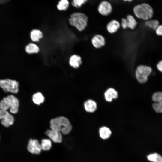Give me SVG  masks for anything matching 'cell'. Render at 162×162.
Instances as JSON below:
<instances>
[{
	"label": "cell",
	"mask_w": 162,
	"mask_h": 162,
	"mask_svg": "<svg viewBox=\"0 0 162 162\" xmlns=\"http://www.w3.org/2000/svg\"><path fill=\"white\" fill-rule=\"evenodd\" d=\"M50 122L51 129L60 131L64 135L68 134L72 130V126L70 122L64 117L53 118Z\"/></svg>",
	"instance_id": "1"
},
{
	"label": "cell",
	"mask_w": 162,
	"mask_h": 162,
	"mask_svg": "<svg viewBox=\"0 0 162 162\" xmlns=\"http://www.w3.org/2000/svg\"><path fill=\"white\" fill-rule=\"evenodd\" d=\"M133 11L136 17L146 21L151 19L154 14L152 7L146 3L135 5L133 8Z\"/></svg>",
	"instance_id": "2"
},
{
	"label": "cell",
	"mask_w": 162,
	"mask_h": 162,
	"mask_svg": "<svg viewBox=\"0 0 162 162\" xmlns=\"http://www.w3.org/2000/svg\"><path fill=\"white\" fill-rule=\"evenodd\" d=\"M88 18L85 14L75 12L71 14L68 19L69 23L79 31L84 30L88 25Z\"/></svg>",
	"instance_id": "3"
},
{
	"label": "cell",
	"mask_w": 162,
	"mask_h": 162,
	"mask_svg": "<svg viewBox=\"0 0 162 162\" xmlns=\"http://www.w3.org/2000/svg\"><path fill=\"white\" fill-rule=\"evenodd\" d=\"M19 101L14 96L10 95L4 97L0 101V109L7 110L10 109V112L13 113H17L19 109Z\"/></svg>",
	"instance_id": "4"
},
{
	"label": "cell",
	"mask_w": 162,
	"mask_h": 162,
	"mask_svg": "<svg viewBox=\"0 0 162 162\" xmlns=\"http://www.w3.org/2000/svg\"><path fill=\"white\" fill-rule=\"evenodd\" d=\"M152 68L150 67L140 65L137 67L135 72V76L137 80L141 84L146 83L148 77L152 73Z\"/></svg>",
	"instance_id": "5"
},
{
	"label": "cell",
	"mask_w": 162,
	"mask_h": 162,
	"mask_svg": "<svg viewBox=\"0 0 162 162\" xmlns=\"http://www.w3.org/2000/svg\"><path fill=\"white\" fill-rule=\"evenodd\" d=\"M0 87L5 93H17L19 91L18 82L10 79L0 80Z\"/></svg>",
	"instance_id": "6"
},
{
	"label": "cell",
	"mask_w": 162,
	"mask_h": 162,
	"mask_svg": "<svg viewBox=\"0 0 162 162\" xmlns=\"http://www.w3.org/2000/svg\"><path fill=\"white\" fill-rule=\"evenodd\" d=\"M152 100L154 102L152 107L157 113H162V92H156L152 95Z\"/></svg>",
	"instance_id": "7"
},
{
	"label": "cell",
	"mask_w": 162,
	"mask_h": 162,
	"mask_svg": "<svg viewBox=\"0 0 162 162\" xmlns=\"http://www.w3.org/2000/svg\"><path fill=\"white\" fill-rule=\"evenodd\" d=\"M0 120L1 123L4 126L8 127L12 125L14 121V117L7 110L0 109Z\"/></svg>",
	"instance_id": "8"
},
{
	"label": "cell",
	"mask_w": 162,
	"mask_h": 162,
	"mask_svg": "<svg viewBox=\"0 0 162 162\" xmlns=\"http://www.w3.org/2000/svg\"><path fill=\"white\" fill-rule=\"evenodd\" d=\"M27 149L29 152L34 154H39L42 151L40 143L36 139H31L29 140Z\"/></svg>",
	"instance_id": "9"
},
{
	"label": "cell",
	"mask_w": 162,
	"mask_h": 162,
	"mask_svg": "<svg viewBox=\"0 0 162 162\" xmlns=\"http://www.w3.org/2000/svg\"><path fill=\"white\" fill-rule=\"evenodd\" d=\"M98 10V12L101 15L107 16L112 13V7L109 2L106 1H103L99 4Z\"/></svg>",
	"instance_id": "10"
},
{
	"label": "cell",
	"mask_w": 162,
	"mask_h": 162,
	"mask_svg": "<svg viewBox=\"0 0 162 162\" xmlns=\"http://www.w3.org/2000/svg\"><path fill=\"white\" fill-rule=\"evenodd\" d=\"M45 134L55 143H60L62 141V134L60 131L50 129L46 130Z\"/></svg>",
	"instance_id": "11"
},
{
	"label": "cell",
	"mask_w": 162,
	"mask_h": 162,
	"mask_svg": "<svg viewBox=\"0 0 162 162\" xmlns=\"http://www.w3.org/2000/svg\"><path fill=\"white\" fill-rule=\"evenodd\" d=\"M93 46L97 48H99L104 46L105 44V38L100 34H96L94 36L91 40Z\"/></svg>",
	"instance_id": "12"
},
{
	"label": "cell",
	"mask_w": 162,
	"mask_h": 162,
	"mask_svg": "<svg viewBox=\"0 0 162 162\" xmlns=\"http://www.w3.org/2000/svg\"><path fill=\"white\" fill-rule=\"evenodd\" d=\"M69 63L70 66L74 69H77L82 63L81 57L79 55L74 54L70 58Z\"/></svg>",
	"instance_id": "13"
},
{
	"label": "cell",
	"mask_w": 162,
	"mask_h": 162,
	"mask_svg": "<svg viewBox=\"0 0 162 162\" xmlns=\"http://www.w3.org/2000/svg\"><path fill=\"white\" fill-rule=\"evenodd\" d=\"M43 37V34L41 31L38 29H33L30 32V38L32 42H39Z\"/></svg>",
	"instance_id": "14"
},
{
	"label": "cell",
	"mask_w": 162,
	"mask_h": 162,
	"mask_svg": "<svg viewBox=\"0 0 162 162\" xmlns=\"http://www.w3.org/2000/svg\"><path fill=\"white\" fill-rule=\"evenodd\" d=\"M25 50L26 52L30 55L37 54L40 50L39 46L33 42L29 43L26 46Z\"/></svg>",
	"instance_id": "15"
},
{
	"label": "cell",
	"mask_w": 162,
	"mask_h": 162,
	"mask_svg": "<svg viewBox=\"0 0 162 162\" xmlns=\"http://www.w3.org/2000/svg\"><path fill=\"white\" fill-rule=\"evenodd\" d=\"M105 100L108 102H111L113 99H116L118 96L117 91L112 88L108 89L104 93Z\"/></svg>",
	"instance_id": "16"
},
{
	"label": "cell",
	"mask_w": 162,
	"mask_h": 162,
	"mask_svg": "<svg viewBox=\"0 0 162 162\" xmlns=\"http://www.w3.org/2000/svg\"><path fill=\"white\" fill-rule=\"evenodd\" d=\"M120 27V24L118 21L112 20L108 23L106 28L109 32L113 33L116 32Z\"/></svg>",
	"instance_id": "17"
},
{
	"label": "cell",
	"mask_w": 162,
	"mask_h": 162,
	"mask_svg": "<svg viewBox=\"0 0 162 162\" xmlns=\"http://www.w3.org/2000/svg\"><path fill=\"white\" fill-rule=\"evenodd\" d=\"M84 107L85 110L87 112H93L96 110L97 104L94 100L91 99H89L85 102Z\"/></svg>",
	"instance_id": "18"
},
{
	"label": "cell",
	"mask_w": 162,
	"mask_h": 162,
	"mask_svg": "<svg viewBox=\"0 0 162 162\" xmlns=\"http://www.w3.org/2000/svg\"><path fill=\"white\" fill-rule=\"evenodd\" d=\"M99 133L101 138L104 140H106L110 137L112 132L109 128L103 126L100 128Z\"/></svg>",
	"instance_id": "19"
},
{
	"label": "cell",
	"mask_w": 162,
	"mask_h": 162,
	"mask_svg": "<svg viewBox=\"0 0 162 162\" xmlns=\"http://www.w3.org/2000/svg\"><path fill=\"white\" fill-rule=\"evenodd\" d=\"M126 20L127 28L133 29L136 27L137 22L132 15L130 14L127 15Z\"/></svg>",
	"instance_id": "20"
},
{
	"label": "cell",
	"mask_w": 162,
	"mask_h": 162,
	"mask_svg": "<svg viewBox=\"0 0 162 162\" xmlns=\"http://www.w3.org/2000/svg\"><path fill=\"white\" fill-rule=\"evenodd\" d=\"M40 144L42 150L45 151L49 150L52 145V141L50 139L47 138L42 139Z\"/></svg>",
	"instance_id": "21"
},
{
	"label": "cell",
	"mask_w": 162,
	"mask_h": 162,
	"mask_svg": "<svg viewBox=\"0 0 162 162\" xmlns=\"http://www.w3.org/2000/svg\"><path fill=\"white\" fill-rule=\"evenodd\" d=\"M147 159L151 162H162V156L157 153H154L148 154Z\"/></svg>",
	"instance_id": "22"
},
{
	"label": "cell",
	"mask_w": 162,
	"mask_h": 162,
	"mask_svg": "<svg viewBox=\"0 0 162 162\" xmlns=\"http://www.w3.org/2000/svg\"><path fill=\"white\" fill-rule=\"evenodd\" d=\"M33 102L36 104L40 105L44 102V98L41 93L38 92L34 94L32 96Z\"/></svg>",
	"instance_id": "23"
},
{
	"label": "cell",
	"mask_w": 162,
	"mask_h": 162,
	"mask_svg": "<svg viewBox=\"0 0 162 162\" xmlns=\"http://www.w3.org/2000/svg\"><path fill=\"white\" fill-rule=\"evenodd\" d=\"M145 25L153 30H155L159 25V22L157 20L150 19L146 21Z\"/></svg>",
	"instance_id": "24"
},
{
	"label": "cell",
	"mask_w": 162,
	"mask_h": 162,
	"mask_svg": "<svg viewBox=\"0 0 162 162\" xmlns=\"http://www.w3.org/2000/svg\"><path fill=\"white\" fill-rule=\"evenodd\" d=\"M69 2L68 0H60L57 5L58 9L61 11H65L68 8Z\"/></svg>",
	"instance_id": "25"
},
{
	"label": "cell",
	"mask_w": 162,
	"mask_h": 162,
	"mask_svg": "<svg viewBox=\"0 0 162 162\" xmlns=\"http://www.w3.org/2000/svg\"><path fill=\"white\" fill-rule=\"evenodd\" d=\"M88 0H73L72 2V5L76 8H80L86 3Z\"/></svg>",
	"instance_id": "26"
},
{
	"label": "cell",
	"mask_w": 162,
	"mask_h": 162,
	"mask_svg": "<svg viewBox=\"0 0 162 162\" xmlns=\"http://www.w3.org/2000/svg\"><path fill=\"white\" fill-rule=\"evenodd\" d=\"M156 34L159 36H162V25H159L155 30Z\"/></svg>",
	"instance_id": "27"
},
{
	"label": "cell",
	"mask_w": 162,
	"mask_h": 162,
	"mask_svg": "<svg viewBox=\"0 0 162 162\" xmlns=\"http://www.w3.org/2000/svg\"><path fill=\"white\" fill-rule=\"evenodd\" d=\"M121 24L122 26L124 29H125L127 28L126 19L122 18Z\"/></svg>",
	"instance_id": "28"
},
{
	"label": "cell",
	"mask_w": 162,
	"mask_h": 162,
	"mask_svg": "<svg viewBox=\"0 0 162 162\" xmlns=\"http://www.w3.org/2000/svg\"><path fill=\"white\" fill-rule=\"evenodd\" d=\"M157 67L158 69L162 73V61H160L157 64Z\"/></svg>",
	"instance_id": "29"
},
{
	"label": "cell",
	"mask_w": 162,
	"mask_h": 162,
	"mask_svg": "<svg viewBox=\"0 0 162 162\" xmlns=\"http://www.w3.org/2000/svg\"><path fill=\"white\" fill-rule=\"evenodd\" d=\"M125 2H131L133 0H123Z\"/></svg>",
	"instance_id": "30"
}]
</instances>
